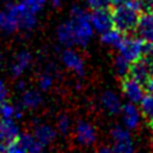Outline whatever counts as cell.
Here are the masks:
<instances>
[{
  "label": "cell",
  "instance_id": "1",
  "mask_svg": "<svg viewBox=\"0 0 153 153\" xmlns=\"http://www.w3.org/2000/svg\"><path fill=\"white\" fill-rule=\"evenodd\" d=\"M110 10L112 14V25L115 30L120 31L123 35H129L135 31L141 12L136 8L131 0L114 6Z\"/></svg>",
  "mask_w": 153,
  "mask_h": 153
},
{
  "label": "cell",
  "instance_id": "2",
  "mask_svg": "<svg viewBox=\"0 0 153 153\" xmlns=\"http://www.w3.org/2000/svg\"><path fill=\"white\" fill-rule=\"evenodd\" d=\"M74 37L75 44L86 45L91 35H92V26H91V17L87 12L81 8L74 7L71 12V20H69Z\"/></svg>",
  "mask_w": 153,
  "mask_h": 153
},
{
  "label": "cell",
  "instance_id": "3",
  "mask_svg": "<svg viewBox=\"0 0 153 153\" xmlns=\"http://www.w3.org/2000/svg\"><path fill=\"white\" fill-rule=\"evenodd\" d=\"M142 45H143V41L141 38L124 35L118 47L120 54L124 56L129 62H133L142 57Z\"/></svg>",
  "mask_w": 153,
  "mask_h": 153
},
{
  "label": "cell",
  "instance_id": "4",
  "mask_svg": "<svg viewBox=\"0 0 153 153\" xmlns=\"http://www.w3.org/2000/svg\"><path fill=\"white\" fill-rule=\"evenodd\" d=\"M91 23L93 25V27L104 33L111 29H114L112 25V14H111V10L110 8H98V10H93V12L91 13Z\"/></svg>",
  "mask_w": 153,
  "mask_h": 153
},
{
  "label": "cell",
  "instance_id": "5",
  "mask_svg": "<svg viewBox=\"0 0 153 153\" xmlns=\"http://www.w3.org/2000/svg\"><path fill=\"white\" fill-rule=\"evenodd\" d=\"M19 136V129L13 122V120H1L0 121V151L13 142Z\"/></svg>",
  "mask_w": 153,
  "mask_h": 153
},
{
  "label": "cell",
  "instance_id": "6",
  "mask_svg": "<svg viewBox=\"0 0 153 153\" xmlns=\"http://www.w3.org/2000/svg\"><path fill=\"white\" fill-rule=\"evenodd\" d=\"M121 88H122V92L134 103L140 102L145 93L141 85L128 74L121 78Z\"/></svg>",
  "mask_w": 153,
  "mask_h": 153
},
{
  "label": "cell",
  "instance_id": "7",
  "mask_svg": "<svg viewBox=\"0 0 153 153\" xmlns=\"http://www.w3.org/2000/svg\"><path fill=\"white\" fill-rule=\"evenodd\" d=\"M0 27L6 32L18 30V11L17 5L8 4L6 10L0 13Z\"/></svg>",
  "mask_w": 153,
  "mask_h": 153
},
{
  "label": "cell",
  "instance_id": "8",
  "mask_svg": "<svg viewBox=\"0 0 153 153\" xmlns=\"http://www.w3.org/2000/svg\"><path fill=\"white\" fill-rule=\"evenodd\" d=\"M135 32L142 41L153 43V14L141 13Z\"/></svg>",
  "mask_w": 153,
  "mask_h": 153
},
{
  "label": "cell",
  "instance_id": "9",
  "mask_svg": "<svg viewBox=\"0 0 153 153\" xmlns=\"http://www.w3.org/2000/svg\"><path fill=\"white\" fill-rule=\"evenodd\" d=\"M62 61L69 69L74 71L76 74L82 75L84 74V63L80 56L72 49H66L62 53Z\"/></svg>",
  "mask_w": 153,
  "mask_h": 153
},
{
  "label": "cell",
  "instance_id": "10",
  "mask_svg": "<svg viewBox=\"0 0 153 153\" xmlns=\"http://www.w3.org/2000/svg\"><path fill=\"white\" fill-rule=\"evenodd\" d=\"M75 136L81 145H91L96 140V131L90 123L79 122L75 129Z\"/></svg>",
  "mask_w": 153,
  "mask_h": 153
},
{
  "label": "cell",
  "instance_id": "11",
  "mask_svg": "<svg viewBox=\"0 0 153 153\" xmlns=\"http://www.w3.org/2000/svg\"><path fill=\"white\" fill-rule=\"evenodd\" d=\"M32 60V56L29 51H20L19 54H17L12 66H11V73L14 76H19L30 65Z\"/></svg>",
  "mask_w": 153,
  "mask_h": 153
},
{
  "label": "cell",
  "instance_id": "12",
  "mask_svg": "<svg viewBox=\"0 0 153 153\" xmlns=\"http://www.w3.org/2000/svg\"><path fill=\"white\" fill-rule=\"evenodd\" d=\"M18 140L25 148L26 153H42V151L44 148V146L35 137L33 134L24 133L18 136Z\"/></svg>",
  "mask_w": 153,
  "mask_h": 153
},
{
  "label": "cell",
  "instance_id": "13",
  "mask_svg": "<svg viewBox=\"0 0 153 153\" xmlns=\"http://www.w3.org/2000/svg\"><path fill=\"white\" fill-rule=\"evenodd\" d=\"M33 135L45 147L55 139V130L47 124H38L33 129Z\"/></svg>",
  "mask_w": 153,
  "mask_h": 153
},
{
  "label": "cell",
  "instance_id": "14",
  "mask_svg": "<svg viewBox=\"0 0 153 153\" xmlns=\"http://www.w3.org/2000/svg\"><path fill=\"white\" fill-rule=\"evenodd\" d=\"M140 108L148 127L153 130V93H148L142 97L140 100Z\"/></svg>",
  "mask_w": 153,
  "mask_h": 153
},
{
  "label": "cell",
  "instance_id": "15",
  "mask_svg": "<svg viewBox=\"0 0 153 153\" xmlns=\"http://www.w3.org/2000/svg\"><path fill=\"white\" fill-rule=\"evenodd\" d=\"M122 116H123L124 124L128 128H136L137 127L140 116H139L137 109L133 104H126L122 108Z\"/></svg>",
  "mask_w": 153,
  "mask_h": 153
},
{
  "label": "cell",
  "instance_id": "16",
  "mask_svg": "<svg viewBox=\"0 0 153 153\" xmlns=\"http://www.w3.org/2000/svg\"><path fill=\"white\" fill-rule=\"evenodd\" d=\"M57 37L60 39V42L65 45H72L75 44V37H74V32L72 29V25L69 22L63 23L62 25L59 26L57 29Z\"/></svg>",
  "mask_w": 153,
  "mask_h": 153
},
{
  "label": "cell",
  "instance_id": "17",
  "mask_svg": "<svg viewBox=\"0 0 153 153\" xmlns=\"http://www.w3.org/2000/svg\"><path fill=\"white\" fill-rule=\"evenodd\" d=\"M42 103V97L39 92L35 90H29L23 93L22 97V105L26 109H35Z\"/></svg>",
  "mask_w": 153,
  "mask_h": 153
},
{
  "label": "cell",
  "instance_id": "18",
  "mask_svg": "<svg viewBox=\"0 0 153 153\" xmlns=\"http://www.w3.org/2000/svg\"><path fill=\"white\" fill-rule=\"evenodd\" d=\"M102 104L110 114H116L121 109L120 100L112 92H104V94L102 96Z\"/></svg>",
  "mask_w": 153,
  "mask_h": 153
},
{
  "label": "cell",
  "instance_id": "19",
  "mask_svg": "<svg viewBox=\"0 0 153 153\" xmlns=\"http://www.w3.org/2000/svg\"><path fill=\"white\" fill-rule=\"evenodd\" d=\"M123 37H124V35L121 33L120 31L115 30V29H111V30H109V31L102 33V41H103L104 43H106V44H109V45H114V47H116V48L120 47V44H121Z\"/></svg>",
  "mask_w": 153,
  "mask_h": 153
},
{
  "label": "cell",
  "instance_id": "20",
  "mask_svg": "<svg viewBox=\"0 0 153 153\" xmlns=\"http://www.w3.org/2000/svg\"><path fill=\"white\" fill-rule=\"evenodd\" d=\"M0 117L1 120H14L20 117V111L14 105L5 102L0 105Z\"/></svg>",
  "mask_w": 153,
  "mask_h": 153
},
{
  "label": "cell",
  "instance_id": "21",
  "mask_svg": "<svg viewBox=\"0 0 153 153\" xmlns=\"http://www.w3.org/2000/svg\"><path fill=\"white\" fill-rule=\"evenodd\" d=\"M45 0H22L20 2H18L19 7L33 14H37L43 8Z\"/></svg>",
  "mask_w": 153,
  "mask_h": 153
},
{
  "label": "cell",
  "instance_id": "22",
  "mask_svg": "<svg viewBox=\"0 0 153 153\" xmlns=\"http://www.w3.org/2000/svg\"><path fill=\"white\" fill-rule=\"evenodd\" d=\"M129 63H130V62H129L124 56H122L121 54L117 55V57H116V60H115V68H116L117 74H118L121 78L124 76V75L128 73Z\"/></svg>",
  "mask_w": 153,
  "mask_h": 153
},
{
  "label": "cell",
  "instance_id": "23",
  "mask_svg": "<svg viewBox=\"0 0 153 153\" xmlns=\"http://www.w3.org/2000/svg\"><path fill=\"white\" fill-rule=\"evenodd\" d=\"M112 152L114 153H133V143H131L130 139L115 141Z\"/></svg>",
  "mask_w": 153,
  "mask_h": 153
},
{
  "label": "cell",
  "instance_id": "24",
  "mask_svg": "<svg viewBox=\"0 0 153 153\" xmlns=\"http://www.w3.org/2000/svg\"><path fill=\"white\" fill-rule=\"evenodd\" d=\"M141 13L153 14V0H131Z\"/></svg>",
  "mask_w": 153,
  "mask_h": 153
},
{
  "label": "cell",
  "instance_id": "25",
  "mask_svg": "<svg viewBox=\"0 0 153 153\" xmlns=\"http://www.w3.org/2000/svg\"><path fill=\"white\" fill-rule=\"evenodd\" d=\"M53 84V74L50 72L43 73L38 79V85L42 90H48Z\"/></svg>",
  "mask_w": 153,
  "mask_h": 153
},
{
  "label": "cell",
  "instance_id": "26",
  "mask_svg": "<svg viewBox=\"0 0 153 153\" xmlns=\"http://www.w3.org/2000/svg\"><path fill=\"white\" fill-rule=\"evenodd\" d=\"M69 127H71V121H69L68 116L67 115H61L57 118V128H59V130L63 135H66L68 133V130H69Z\"/></svg>",
  "mask_w": 153,
  "mask_h": 153
},
{
  "label": "cell",
  "instance_id": "27",
  "mask_svg": "<svg viewBox=\"0 0 153 153\" xmlns=\"http://www.w3.org/2000/svg\"><path fill=\"white\" fill-rule=\"evenodd\" d=\"M4 152H5V153H26L25 148H24L23 145L19 142L18 137H17L13 142H11V143L5 148Z\"/></svg>",
  "mask_w": 153,
  "mask_h": 153
},
{
  "label": "cell",
  "instance_id": "28",
  "mask_svg": "<svg viewBox=\"0 0 153 153\" xmlns=\"http://www.w3.org/2000/svg\"><path fill=\"white\" fill-rule=\"evenodd\" d=\"M112 137L115 141H121V140H126V139H130L129 136V133L121 128V127H116L114 130H112Z\"/></svg>",
  "mask_w": 153,
  "mask_h": 153
},
{
  "label": "cell",
  "instance_id": "29",
  "mask_svg": "<svg viewBox=\"0 0 153 153\" xmlns=\"http://www.w3.org/2000/svg\"><path fill=\"white\" fill-rule=\"evenodd\" d=\"M7 99V88L5 86V84L0 80V105L2 103H5Z\"/></svg>",
  "mask_w": 153,
  "mask_h": 153
},
{
  "label": "cell",
  "instance_id": "30",
  "mask_svg": "<svg viewBox=\"0 0 153 153\" xmlns=\"http://www.w3.org/2000/svg\"><path fill=\"white\" fill-rule=\"evenodd\" d=\"M98 153H114V152H112L110 148H108V147H102Z\"/></svg>",
  "mask_w": 153,
  "mask_h": 153
},
{
  "label": "cell",
  "instance_id": "31",
  "mask_svg": "<svg viewBox=\"0 0 153 153\" xmlns=\"http://www.w3.org/2000/svg\"><path fill=\"white\" fill-rule=\"evenodd\" d=\"M51 4L54 7H59L61 5V0H51Z\"/></svg>",
  "mask_w": 153,
  "mask_h": 153
},
{
  "label": "cell",
  "instance_id": "32",
  "mask_svg": "<svg viewBox=\"0 0 153 153\" xmlns=\"http://www.w3.org/2000/svg\"><path fill=\"white\" fill-rule=\"evenodd\" d=\"M0 59H1V55H0Z\"/></svg>",
  "mask_w": 153,
  "mask_h": 153
}]
</instances>
